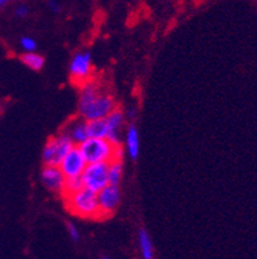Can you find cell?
Masks as SVG:
<instances>
[{
  "instance_id": "5",
  "label": "cell",
  "mask_w": 257,
  "mask_h": 259,
  "mask_svg": "<svg viewBox=\"0 0 257 259\" xmlns=\"http://www.w3.org/2000/svg\"><path fill=\"white\" fill-rule=\"evenodd\" d=\"M83 187L97 194L109 184L108 163H87L82 174Z\"/></svg>"
},
{
  "instance_id": "3",
  "label": "cell",
  "mask_w": 257,
  "mask_h": 259,
  "mask_svg": "<svg viewBox=\"0 0 257 259\" xmlns=\"http://www.w3.org/2000/svg\"><path fill=\"white\" fill-rule=\"evenodd\" d=\"M65 196L66 208L74 216L87 220H97L101 219L100 209H98L97 194L88 188H80L72 194L63 195Z\"/></svg>"
},
{
  "instance_id": "22",
  "label": "cell",
  "mask_w": 257,
  "mask_h": 259,
  "mask_svg": "<svg viewBox=\"0 0 257 259\" xmlns=\"http://www.w3.org/2000/svg\"><path fill=\"white\" fill-rule=\"evenodd\" d=\"M12 0H0V8H3L4 6H7L8 3H11Z\"/></svg>"
},
{
  "instance_id": "16",
  "label": "cell",
  "mask_w": 257,
  "mask_h": 259,
  "mask_svg": "<svg viewBox=\"0 0 257 259\" xmlns=\"http://www.w3.org/2000/svg\"><path fill=\"white\" fill-rule=\"evenodd\" d=\"M21 62L24 63V66H26L29 70L33 71H38L43 67V63H45V59L41 54H38L37 52H30V53H24L23 57H21Z\"/></svg>"
},
{
  "instance_id": "21",
  "label": "cell",
  "mask_w": 257,
  "mask_h": 259,
  "mask_svg": "<svg viewBox=\"0 0 257 259\" xmlns=\"http://www.w3.org/2000/svg\"><path fill=\"white\" fill-rule=\"evenodd\" d=\"M47 6H49V10L52 11L53 13H58L59 11H61V4H59L58 0H49Z\"/></svg>"
},
{
  "instance_id": "13",
  "label": "cell",
  "mask_w": 257,
  "mask_h": 259,
  "mask_svg": "<svg viewBox=\"0 0 257 259\" xmlns=\"http://www.w3.org/2000/svg\"><path fill=\"white\" fill-rule=\"evenodd\" d=\"M138 245H139L140 255L143 259H153V245L150 234L144 229H140L138 233Z\"/></svg>"
},
{
  "instance_id": "6",
  "label": "cell",
  "mask_w": 257,
  "mask_h": 259,
  "mask_svg": "<svg viewBox=\"0 0 257 259\" xmlns=\"http://www.w3.org/2000/svg\"><path fill=\"white\" fill-rule=\"evenodd\" d=\"M92 57L88 52L76 53L70 63V75L76 85H83L91 80L92 76Z\"/></svg>"
},
{
  "instance_id": "4",
  "label": "cell",
  "mask_w": 257,
  "mask_h": 259,
  "mask_svg": "<svg viewBox=\"0 0 257 259\" xmlns=\"http://www.w3.org/2000/svg\"><path fill=\"white\" fill-rule=\"evenodd\" d=\"M74 146H75L74 142L66 133H61L56 137L50 138L42 151V161L45 166H59L66 154Z\"/></svg>"
},
{
  "instance_id": "1",
  "label": "cell",
  "mask_w": 257,
  "mask_h": 259,
  "mask_svg": "<svg viewBox=\"0 0 257 259\" xmlns=\"http://www.w3.org/2000/svg\"><path fill=\"white\" fill-rule=\"evenodd\" d=\"M117 108L113 95L102 89L97 83L87 82L80 85L79 96V115L85 121L105 118L112 111Z\"/></svg>"
},
{
  "instance_id": "20",
  "label": "cell",
  "mask_w": 257,
  "mask_h": 259,
  "mask_svg": "<svg viewBox=\"0 0 257 259\" xmlns=\"http://www.w3.org/2000/svg\"><path fill=\"white\" fill-rule=\"evenodd\" d=\"M15 15H16V17H19V19H24V17H26L29 15V8H28V6H25V4H20V6H17L16 8H15Z\"/></svg>"
},
{
  "instance_id": "23",
  "label": "cell",
  "mask_w": 257,
  "mask_h": 259,
  "mask_svg": "<svg viewBox=\"0 0 257 259\" xmlns=\"http://www.w3.org/2000/svg\"><path fill=\"white\" fill-rule=\"evenodd\" d=\"M102 259H112V258H108V256H105V258H102Z\"/></svg>"
},
{
  "instance_id": "14",
  "label": "cell",
  "mask_w": 257,
  "mask_h": 259,
  "mask_svg": "<svg viewBox=\"0 0 257 259\" xmlns=\"http://www.w3.org/2000/svg\"><path fill=\"white\" fill-rule=\"evenodd\" d=\"M88 138H107L108 137V126L105 118L92 120L87 121Z\"/></svg>"
},
{
  "instance_id": "9",
  "label": "cell",
  "mask_w": 257,
  "mask_h": 259,
  "mask_svg": "<svg viewBox=\"0 0 257 259\" xmlns=\"http://www.w3.org/2000/svg\"><path fill=\"white\" fill-rule=\"evenodd\" d=\"M41 181H42L43 186L52 192L63 194L66 177L61 171L59 166H45L41 172Z\"/></svg>"
},
{
  "instance_id": "11",
  "label": "cell",
  "mask_w": 257,
  "mask_h": 259,
  "mask_svg": "<svg viewBox=\"0 0 257 259\" xmlns=\"http://www.w3.org/2000/svg\"><path fill=\"white\" fill-rule=\"evenodd\" d=\"M66 135L69 136L70 140L74 142L75 146L84 142L88 138V129H87V121L83 120L82 117L78 118V120H74L70 125H67V128L65 129Z\"/></svg>"
},
{
  "instance_id": "18",
  "label": "cell",
  "mask_w": 257,
  "mask_h": 259,
  "mask_svg": "<svg viewBox=\"0 0 257 259\" xmlns=\"http://www.w3.org/2000/svg\"><path fill=\"white\" fill-rule=\"evenodd\" d=\"M20 46H21V49L24 50L25 53H30V52H36L37 50V41L33 37L30 36H24L20 38Z\"/></svg>"
},
{
  "instance_id": "19",
  "label": "cell",
  "mask_w": 257,
  "mask_h": 259,
  "mask_svg": "<svg viewBox=\"0 0 257 259\" xmlns=\"http://www.w3.org/2000/svg\"><path fill=\"white\" fill-rule=\"evenodd\" d=\"M67 232H69V236L74 242H78L80 240V232H79L78 227H76L75 224L69 223L67 224Z\"/></svg>"
},
{
  "instance_id": "7",
  "label": "cell",
  "mask_w": 257,
  "mask_h": 259,
  "mask_svg": "<svg viewBox=\"0 0 257 259\" xmlns=\"http://www.w3.org/2000/svg\"><path fill=\"white\" fill-rule=\"evenodd\" d=\"M121 201L120 187L116 184H108L97 192V203L100 209L101 219H107L112 216L118 208Z\"/></svg>"
},
{
  "instance_id": "2",
  "label": "cell",
  "mask_w": 257,
  "mask_h": 259,
  "mask_svg": "<svg viewBox=\"0 0 257 259\" xmlns=\"http://www.w3.org/2000/svg\"><path fill=\"white\" fill-rule=\"evenodd\" d=\"M78 148L87 163H109L114 159H122L120 145L113 144L108 138H87Z\"/></svg>"
},
{
  "instance_id": "12",
  "label": "cell",
  "mask_w": 257,
  "mask_h": 259,
  "mask_svg": "<svg viewBox=\"0 0 257 259\" xmlns=\"http://www.w3.org/2000/svg\"><path fill=\"white\" fill-rule=\"evenodd\" d=\"M125 145H126V153L130 157V159L135 161L139 157V133L135 125H130L126 131V137H125Z\"/></svg>"
},
{
  "instance_id": "15",
  "label": "cell",
  "mask_w": 257,
  "mask_h": 259,
  "mask_svg": "<svg viewBox=\"0 0 257 259\" xmlns=\"http://www.w3.org/2000/svg\"><path fill=\"white\" fill-rule=\"evenodd\" d=\"M124 177V163L122 159H114V161L108 163V178H109V184H116L120 186L121 181Z\"/></svg>"
},
{
  "instance_id": "10",
  "label": "cell",
  "mask_w": 257,
  "mask_h": 259,
  "mask_svg": "<svg viewBox=\"0 0 257 259\" xmlns=\"http://www.w3.org/2000/svg\"><path fill=\"white\" fill-rule=\"evenodd\" d=\"M108 126V140L116 145H121V132L124 129L125 116L122 111L116 108L105 117Z\"/></svg>"
},
{
  "instance_id": "17",
  "label": "cell",
  "mask_w": 257,
  "mask_h": 259,
  "mask_svg": "<svg viewBox=\"0 0 257 259\" xmlns=\"http://www.w3.org/2000/svg\"><path fill=\"white\" fill-rule=\"evenodd\" d=\"M80 188H83L82 178H69V179H66L65 191H63V195L72 194V192L79 191Z\"/></svg>"
},
{
  "instance_id": "8",
  "label": "cell",
  "mask_w": 257,
  "mask_h": 259,
  "mask_svg": "<svg viewBox=\"0 0 257 259\" xmlns=\"http://www.w3.org/2000/svg\"><path fill=\"white\" fill-rule=\"evenodd\" d=\"M85 166H87V161L84 159L82 151H80L78 146H74L66 154L62 162L59 163V168H61V171L66 177V179H69V178H80Z\"/></svg>"
}]
</instances>
